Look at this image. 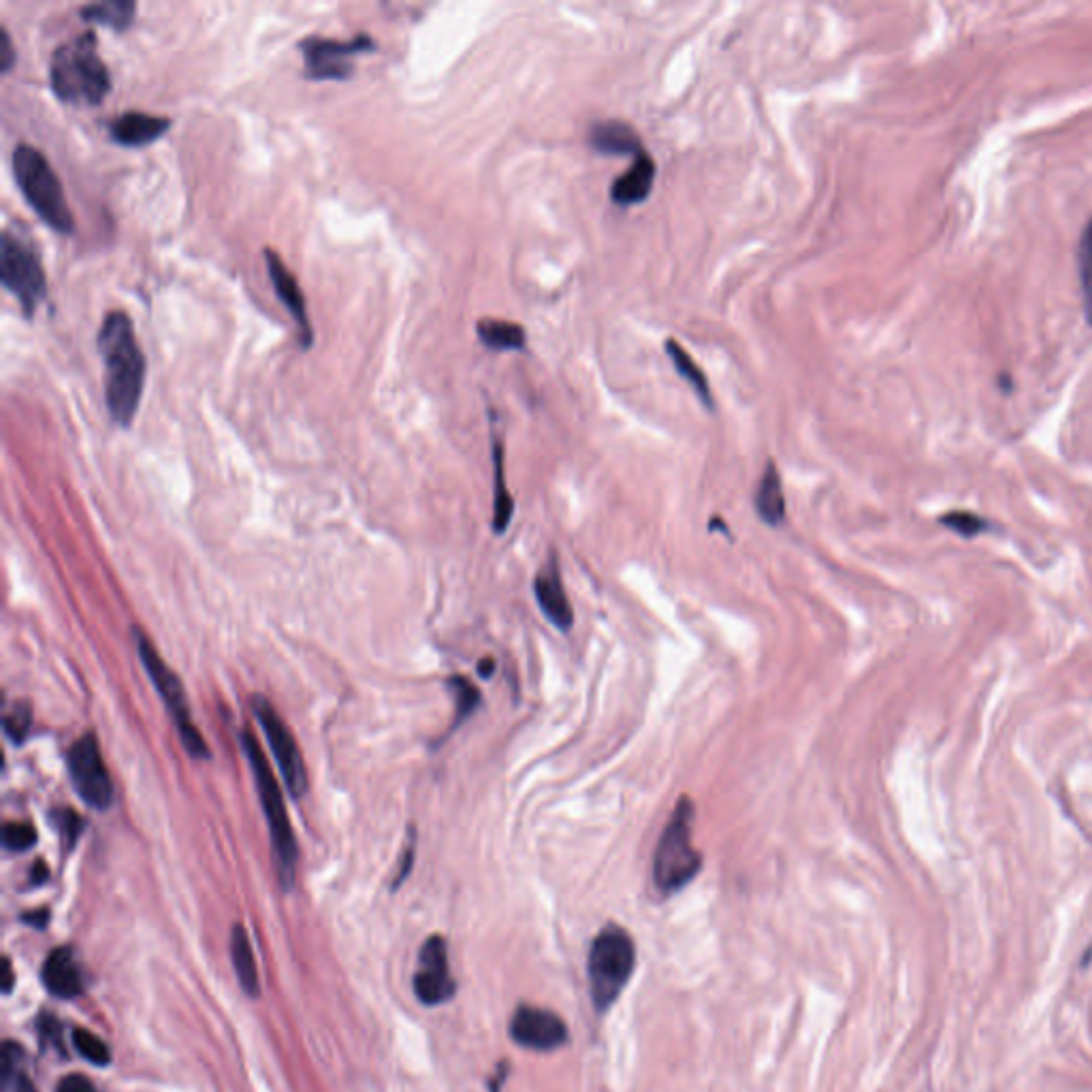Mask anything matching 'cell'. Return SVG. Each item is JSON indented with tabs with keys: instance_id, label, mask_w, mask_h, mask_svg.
I'll return each mask as SVG.
<instances>
[{
	"instance_id": "10",
	"label": "cell",
	"mask_w": 1092,
	"mask_h": 1092,
	"mask_svg": "<svg viewBox=\"0 0 1092 1092\" xmlns=\"http://www.w3.org/2000/svg\"><path fill=\"white\" fill-rule=\"evenodd\" d=\"M69 774L80 798L97 808L105 811L114 802V783L103 762L99 740L92 732L80 736L67 757Z\"/></svg>"
},
{
	"instance_id": "22",
	"label": "cell",
	"mask_w": 1092,
	"mask_h": 1092,
	"mask_svg": "<svg viewBox=\"0 0 1092 1092\" xmlns=\"http://www.w3.org/2000/svg\"><path fill=\"white\" fill-rule=\"evenodd\" d=\"M476 334L480 342L495 353L523 351L527 344V334L518 323L499 321V319H482L476 323Z\"/></svg>"
},
{
	"instance_id": "3",
	"label": "cell",
	"mask_w": 1092,
	"mask_h": 1092,
	"mask_svg": "<svg viewBox=\"0 0 1092 1092\" xmlns=\"http://www.w3.org/2000/svg\"><path fill=\"white\" fill-rule=\"evenodd\" d=\"M50 82L54 95L65 103H103L112 90V78L97 52L95 33H82L56 48L50 65Z\"/></svg>"
},
{
	"instance_id": "8",
	"label": "cell",
	"mask_w": 1092,
	"mask_h": 1092,
	"mask_svg": "<svg viewBox=\"0 0 1092 1092\" xmlns=\"http://www.w3.org/2000/svg\"><path fill=\"white\" fill-rule=\"evenodd\" d=\"M0 283L20 300L29 319L37 312V306L48 293V278L39 254L10 228L0 241Z\"/></svg>"
},
{
	"instance_id": "34",
	"label": "cell",
	"mask_w": 1092,
	"mask_h": 1092,
	"mask_svg": "<svg viewBox=\"0 0 1092 1092\" xmlns=\"http://www.w3.org/2000/svg\"><path fill=\"white\" fill-rule=\"evenodd\" d=\"M56 1092H97L92 1081L80 1073H73V1075H67L61 1079Z\"/></svg>"
},
{
	"instance_id": "32",
	"label": "cell",
	"mask_w": 1092,
	"mask_h": 1092,
	"mask_svg": "<svg viewBox=\"0 0 1092 1092\" xmlns=\"http://www.w3.org/2000/svg\"><path fill=\"white\" fill-rule=\"evenodd\" d=\"M31 726H33V715H31V709L29 706H16L7 717H5V734L16 743H24V738L29 736L31 732Z\"/></svg>"
},
{
	"instance_id": "19",
	"label": "cell",
	"mask_w": 1092,
	"mask_h": 1092,
	"mask_svg": "<svg viewBox=\"0 0 1092 1092\" xmlns=\"http://www.w3.org/2000/svg\"><path fill=\"white\" fill-rule=\"evenodd\" d=\"M592 146L609 156H632L636 158L645 146L641 135L624 120H602L590 131Z\"/></svg>"
},
{
	"instance_id": "7",
	"label": "cell",
	"mask_w": 1092,
	"mask_h": 1092,
	"mask_svg": "<svg viewBox=\"0 0 1092 1092\" xmlns=\"http://www.w3.org/2000/svg\"><path fill=\"white\" fill-rule=\"evenodd\" d=\"M133 636H135V647H137V653H139V660L143 664V668L148 670L154 687L158 689L175 728H177V734L186 747V751L197 757V760H207L209 757V749H207V743L205 738L201 736V732L197 730L192 717H190V706H188V700H186V694H184V685L182 681L177 679V675L163 662L160 653L156 651V647L150 643V638L139 632V630H133Z\"/></svg>"
},
{
	"instance_id": "38",
	"label": "cell",
	"mask_w": 1092,
	"mask_h": 1092,
	"mask_svg": "<svg viewBox=\"0 0 1092 1092\" xmlns=\"http://www.w3.org/2000/svg\"><path fill=\"white\" fill-rule=\"evenodd\" d=\"M12 986H14L12 962H10V958H5V960H3V990H5V992H12Z\"/></svg>"
},
{
	"instance_id": "31",
	"label": "cell",
	"mask_w": 1092,
	"mask_h": 1092,
	"mask_svg": "<svg viewBox=\"0 0 1092 1092\" xmlns=\"http://www.w3.org/2000/svg\"><path fill=\"white\" fill-rule=\"evenodd\" d=\"M37 843V833L31 824L10 822L3 829V846L10 852H29Z\"/></svg>"
},
{
	"instance_id": "20",
	"label": "cell",
	"mask_w": 1092,
	"mask_h": 1092,
	"mask_svg": "<svg viewBox=\"0 0 1092 1092\" xmlns=\"http://www.w3.org/2000/svg\"><path fill=\"white\" fill-rule=\"evenodd\" d=\"M755 512L766 525H781L785 518V495L781 484V474L772 461L766 463V470L757 482L755 491Z\"/></svg>"
},
{
	"instance_id": "6",
	"label": "cell",
	"mask_w": 1092,
	"mask_h": 1092,
	"mask_svg": "<svg viewBox=\"0 0 1092 1092\" xmlns=\"http://www.w3.org/2000/svg\"><path fill=\"white\" fill-rule=\"evenodd\" d=\"M636 969V945L632 935L617 926H604L590 948L587 979L594 1007L604 1013L621 996Z\"/></svg>"
},
{
	"instance_id": "39",
	"label": "cell",
	"mask_w": 1092,
	"mask_h": 1092,
	"mask_svg": "<svg viewBox=\"0 0 1092 1092\" xmlns=\"http://www.w3.org/2000/svg\"><path fill=\"white\" fill-rule=\"evenodd\" d=\"M48 877H50L48 867H46L44 863H37V865H35V869H33V884H35V886H39V884H44Z\"/></svg>"
},
{
	"instance_id": "25",
	"label": "cell",
	"mask_w": 1092,
	"mask_h": 1092,
	"mask_svg": "<svg viewBox=\"0 0 1092 1092\" xmlns=\"http://www.w3.org/2000/svg\"><path fill=\"white\" fill-rule=\"evenodd\" d=\"M135 12H137V5L131 3V0H109V3H95V5H86L80 10V14L86 22L105 24L114 31L129 29L135 20Z\"/></svg>"
},
{
	"instance_id": "12",
	"label": "cell",
	"mask_w": 1092,
	"mask_h": 1092,
	"mask_svg": "<svg viewBox=\"0 0 1092 1092\" xmlns=\"http://www.w3.org/2000/svg\"><path fill=\"white\" fill-rule=\"evenodd\" d=\"M510 1037L521 1047L551 1052L568 1043L570 1030L564 1018L556 1011L533 1005H518L510 1020Z\"/></svg>"
},
{
	"instance_id": "15",
	"label": "cell",
	"mask_w": 1092,
	"mask_h": 1092,
	"mask_svg": "<svg viewBox=\"0 0 1092 1092\" xmlns=\"http://www.w3.org/2000/svg\"><path fill=\"white\" fill-rule=\"evenodd\" d=\"M265 262H267L271 285L278 293V300L287 306V310L300 325L304 348H310L314 334H312V325H310V317H308V308H306V297L302 293L297 278L293 276V271H289V267L283 262V258L276 250H271V248L265 250Z\"/></svg>"
},
{
	"instance_id": "5",
	"label": "cell",
	"mask_w": 1092,
	"mask_h": 1092,
	"mask_svg": "<svg viewBox=\"0 0 1092 1092\" xmlns=\"http://www.w3.org/2000/svg\"><path fill=\"white\" fill-rule=\"evenodd\" d=\"M14 177L39 218L54 231L69 235L75 231V218L65 197V188L46 154L29 143L16 146L12 154Z\"/></svg>"
},
{
	"instance_id": "27",
	"label": "cell",
	"mask_w": 1092,
	"mask_h": 1092,
	"mask_svg": "<svg viewBox=\"0 0 1092 1092\" xmlns=\"http://www.w3.org/2000/svg\"><path fill=\"white\" fill-rule=\"evenodd\" d=\"M448 687L453 689L455 694V719H453V726H450V732L457 730L467 717L474 715V711L480 706L482 698H480V692L476 689V685L472 681H467L465 677H453L448 679Z\"/></svg>"
},
{
	"instance_id": "33",
	"label": "cell",
	"mask_w": 1092,
	"mask_h": 1092,
	"mask_svg": "<svg viewBox=\"0 0 1092 1092\" xmlns=\"http://www.w3.org/2000/svg\"><path fill=\"white\" fill-rule=\"evenodd\" d=\"M16 63V50L12 44V37L5 27H0V69L3 73H10Z\"/></svg>"
},
{
	"instance_id": "30",
	"label": "cell",
	"mask_w": 1092,
	"mask_h": 1092,
	"mask_svg": "<svg viewBox=\"0 0 1092 1092\" xmlns=\"http://www.w3.org/2000/svg\"><path fill=\"white\" fill-rule=\"evenodd\" d=\"M52 819H54V824H56V829H58V833L63 837L65 848L71 850L78 843V839L82 837V833H84V819L73 808H58L52 815Z\"/></svg>"
},
{
	"instance_id": "24",
	"label": "cell",
	"mask_w": 1092,
	"mask_h": 1092,
	"mask_svg": "<svg viewBox=\"0 0 1092 1092\" xmlns=\"http://www.w3.org/2000/svg\"><path fill=\"white\" fill-rule=\"evenodd\" d=\"M231 960H233L237 979H239L241 988L245 990V994L258 996L260 982H258V971H256V962H254V952H252V945H250V939H248L243 926H239V924H235L233 933H231Z\"/></svg>"
},
{
	"instance_id": "40",
	"label": "cell",
	"mask_w": 1092,
	"mask_h": 1092,
	"mask_svg": "<svg viewBox=\"0 0 1092 1092\" xmlns=\"http://www.w3.org/2000/svg\"><path fill=\"white\" fill-rule=\"evenodd\" d=\"M493 670H495V660H493V658H484V660L478 664V675H480V677H484V679H489V677L493 675Z\"/></svg>"
},
{
	"instance_id": "17",
	"label": "cell",
	"mask_w": 1092,
	"mask_h": 1092,
	"mask_svg": "<svg viewBox=\"0 0 1092 1092\" xmlns=\"http://www.w3.org/2000/svg\"><path fill=\"white\" fill-rule=\"evenodd\" d=\"M171 126L165 116H152L143 112H124L109 122V135L116 143L126 148H141L154 143Z\"/></svg>"
},
{
	"instance_id": "28",
	"label": "cell",
	"mask_w": 1092,
	"mask_h": 1092,
	"mask_svg": "<svg viewBox=\"0 0 1092 1092\" xmlns=\"http://www.w3.org/2000/svg\"><path fill=\"white\" fill-rule=\"evenodd\" d=\"M73 1045L88 1062H92L97 1067H105L112 1060V1052H109L107 1043L86 1028L73 1030Z\"/></svg>"
},
{
	"instance_id": "9",
	"label": "cell",
	"mask_w": 1092,
	"mask_h": 1092,
	"mask_svg": "<svg viewBox=\"0 0 1092 1092\" xmlns=\"http://www.w3.org/2000/svg\"><path fill=\"white\" fill-rule=\"evenodd\" d=\"M252 709H254V715H256V719L262 728V734L271 747L273 760H276V766H278L280 774L285 777L289 791L293 794V798H302L308 787V772H306L304 757H302V751H300V745H297L293 732L289 730L285 719L278 715V711L273 709V704L267 698L256 696L252 700Z\"/></svg>"
},
{
	"instance_id": "16",
	"label": "cell",
	"mask_w": 1092,
	"mask_h": 1092,
	"mask_svg": "<svg viewBox=\"0 0 1092 1092\" xmlns=\"http://www.w3.org/2000/svg\"><path fill=\"white\" fill-rule=\"evenodd\" d=\"M655 175H658V165L653 160V156L643 150L630 165V169L626 173H621L613 186H611V199L621 205V207H630V205H638V203H645L649 199V194L653 192V184H655Z\"/></svg>"
},
{
	"instance_id": "4",
	"label": "cell",
	"mask_w": 1092,
	"mask_h": 1092,
	"mask_svg": "<svg viewBox=\"0 0 1092 1092\" xmlns=\"http://www.w3.org/2000/svg\"><path fill=\"white\" fill-rule=\"evenodd\" d=\"M694 800L681 796L660 835L653 854V884L664 897L683 890L702 869V854L694 846Z\"/></svg>"
},
{
	"instance_id": "11",
	"label": "cell",
	"mask_w": 1092,
	"mask_h": 1092,
	"mask_svg": "<svg viewBox=\"0 0 1092 1092\" xmlns=\"http://www.w3.org/2000/svg\"><path fill=\"white\" fill-rule=\"evenodd\" d=\"M376 50V41L368 35L353 37L351 41L310 37L302 41L306 75L310 80H348L355 71L353 56Z\"/></svg>"
},
{
	"instance_id": "26",
	"label": "cell",
	"mask_w": 1092,
	"mask_h": 1092,
	"mask_svg": "<svg viewBox=\"0 0 1092 1092\" xmlns=\"http://www.w3.org/2000/svg\"><path fill=\"white\" fill-rule=\"evenodd\" d=\"M1077 273L1086 323L1092 327V218L1086 222L1077 245Z\"/></svg>"
},
{
	"instance_id": "41",
	"label": "cell",
	"mask_w": 1092,
	"mask_h": 1092,
	"mask_svg": "<svg viewBox=\"0 0 1092 1092\" xmlns=\"http://www.w3.org/2000/svg\"><path fill=\"white\" fill-rule=\"evenodd\" d=\"M16 1092H37V1090H35V1086L24 1075H18L16 1077Z\"/></svg>"
},
{
	"instance_id": "13",
	"label": "cell",
	"mask_w": 1092,
	"mask_h": 1092,
	"mask_svg": "<svg viewBox=\"0 0 1092 1092\" xmlns=\"http://www.w3.org/2000/svg\"><path fill=\"white\" fill-rule=\"evenodd\" d=\"M412 986L416 999L429 1007L442 1005L455 996L457 984L448 969V948L440 935H433L423 943Z\"/></svg>"
},
{
	"instance_id": "2",
	"label": "cell",
	"mask_w": 1092,
	"mask_h": 1092,
	"mask_svg": "<svg viewBox=\"0 0 1092 1092\" xmlns=\"http://www.w3.org/2000/svg\"><path fill=\"white\" fill-rule=\"evenodd\" d=\"M241 747H243L248 764L254 772V783L258 789L262 815L267 819L271 850H273V858H276L280 884L285 886V890H291L295 886L300 848H297V839H295V833L291 826L280 785H278L276 777H273L271 766H269L258 740L248 730L241 732Z\"/></svg>"
},
{
	"instance_id": "1",
	"label": "cell",
	"mask_w": 1092,
	"mask_h": 1092,
	"mask_svg": "<svg viewBox=\"0 0 1092 1092\" xmlns=\"http://www.w3.org/2000/svg\"><path fill=\"white\" fill-rule=\"evenodd\" d=\"M105 361V404L112 419L129 427L139 410L146 385V357L137 344L133 321L122 310H112L97 336Z\"/></svg>"
},
{
	"instance_id": "29",
	"label": "cell",
	"mask_w": 1092,
	"mask_h": 1092,
	"mask_svg": "<svg viewBox=\"0 0 1092 1092\" xmlns=\"http://www.w3.org/2000/svg\"><path fill=\"white\" fill-rule=\"evenodd\" d=\"M939 523L950 527L952 531H956L962 538H975L988 529V523L982 516L967 512V510H952V512L943 514L939 518Z\"/></svg>"
},
{
	"instance_id": "37",
	"label": "cell",
	"mask_w": 1092,
	"mask_h": 1092,
	"mask_svg": "<svg viewBox=\"0 0 1092 1092\" xmlns=\"http://www.w3.org/2000/svg\"><path fill=\"white\" fill-rule=\"evenodd\" d=\"M22 920H24V924H29V926L46 928V924H48V920H50V914H48L46 909H41V911H29V914H24V916H22Z\"/></svg>"
},
{
	"instance_id": "35",
	"label": "cell",
	"mask_w": 1092,
	"mask_h": 1092,
	"mask_svg": "<svg viewBox=\"0 0 1092 1092\" xmlns=\"http://www.w3.org/2000/svg\"><path fill=\"white\" fill-rule=\"evenodd\" d=\"M20 1052L22 1050L18 1045H14L12 1041H7L3 1045V1071H0V1075H3V1088H7L10 1079L16 1075L14 1073V1064H16V1058L20 1056Z\"/></svg>"
},
{
	"instance_id": "21",
	"label": "cell",
	"mask_w": 1092,
	"mask_h": 1092,
	"mask_svg": "<svg viewBox=\"0 0 1092 1092\" xmlns=\"http://www.w3.org/2000/svg\"><path fill=\"white\" fill-rule=\"evenodd\" d=\"M493 531L504 533L510 525L512 512H514V499L506 487V472H504V444L493 433Z\"/></svg>"
},
{
	"instance_id": "14",
	"label": "cell",
	"mask_w": 1092,
	"mask_h": 1092,
	"mask_svg": "<svg viewBox=\"0 0 1092 1092\" xmlns=\"http://www.w3.org/2000/svg\"><path fill=\"white\" fill-rule=\"evenodd\" d=\"M533 596L542 611V615L562 632H568L575 626V611L570 598L566 594L560 562L553 556L533 579Z\"/></svg>"
},
{
	"instance_id": "23",
	"label": "cell",
	"mask_w": 1092,
	"mask_h": 1092,
	"mask_svg": "<svg viewBox=\"0 0 1092 1092\" xmlns=\"http://www.w3.org/2000/svg\"><path fill=\"white\" fill-rule=\"evenodd\" d=\"M666 353L672 361V365L677 368V372L683 376V380L694 389V393L698 395V399L702 402V406L706 410H713L715 408V399H713V391H711V385L702 372V368L694 361V357L681 346L679 340L675 338H668L666 340Z\"/></svg>"
},
{
	"instance_id": "18",
	"label": "cell",
	"mask_w": 1092,
	"mask_h": 1092,
	"mask_svg": "<svg viewBox=\"0 0 1092 1092\" xmlns=\"http://www.w3.org/2000/svg\"><path fill=\"white\" fill-rule=\"evenodd\" d=\"M41 979L48 992L58 999H75L84 990L80 967L69 948H58L48 956L41 971Z\"/></svg>"
},
{
	"instance_id": "36",
	"label": "cell",
	"mask_w": 1092,
	"mask_h": 1092,
	"mask_svg": "<svg viewBox=\"0 0 1092 1092\" xmlns=\"http://www.w3.org/2000/svg\"><path fill=\"white\" fill-rule=\"evenodd\" d=\"M412 863H414V839H412V841L408 843V848H406V852H404V858H402V867H399L397 880H395V884H393L395 888H397V886H399V884H402V882H404V880L408 877V873H410V869H412Z\"/></svg>"
}]
</instances>
